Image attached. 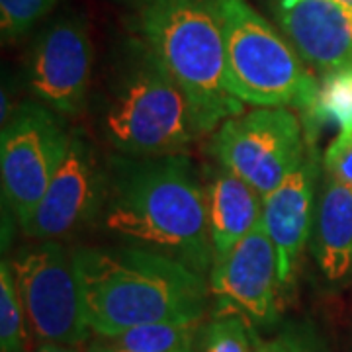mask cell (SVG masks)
Here are the masks:
<instances>
[{"label": "cell", "mask_w": 352, "mask_h": 352, "mask_svg": "<svg viewBox=\"0 0 352 352\" xmlns=\"http://www.w3.org/2000/svg\"><path fill=\"white\" fill-rule=\"evenodd\" d=\"M106 175V229L133 247L161 252L210 278V239L204 182L188 157H118Z\"/></svg>", "instance_id": "6da1fadb"}, {"label": "cell", "mask_w": 352, "mask_h": 352, "mask_svg": "<svg viewBox=\"0 0 352 352\" xmlns=\"http://www.w3.org/2000/svg\"><path fill=\"white\" fill-rule=\"evenodd\" d=\"M90 333L112 337L155 323H201L208 278L161 252L127 247L73 251Z\"/></svg>", "instance_id": "7a4b0ae2"}, {"label": "cell", "mask_w": 352, "mask_h": 352, "mask_svg": "<svg viewBox=\"0 0 352 352\" xmlns=\"http://www.w3.org/2000/svg\"><path fill=\"white\" fill-rule=\"evenodd\" d=\"M138 32L182 88L198 135L243 113L227 80L221 0H143Z\"/></svg>", "instance_id": "3957f363"}, {"label": "cell", "mask_w": 352, "mask_h": 352, "mask_svg": "<svg viewBox=\"0 0 352 352\" xmlns=\"http://www.w3.org/2000/svg\"><path fill=\"white\" fill-rule=\"evenodd\" d=\"M100 127L122 157L184 155L198 135L182 88L141 38L129 39L113 65Z\"/></svg>", "instance_id": "277c9868"}, {"label": "cell", "mask_w": 352, "mask_h": 352, "mask_svg": "<svg viewBox=\"0 0 352 352\" xmlns=\"http://www.w3.org/2000/svg\"><path fill=\"white\" fill-rule=\"evenodd\" d=\"M227 80L243 104L311 116L319 82L292 43L247 0H221Z\"/></svg>", "instance_id": "5b68a950"}, {"label": "cell", "mask_w": 352, "mask_h": 352, "mask_svg": "<svg viewBox=\"0 0 352 352\" xmlns=\"http://www.w3.org/2000/svg\"><path fill=\"white\" fill-rule=\"evenodd\" d=\"M71 133L63 116L41 102L20 104L2 126V200L22 227L32 219L63 163Z\"/></svg>", "instance_id": "8992f818"}, {"label": "cell", "mask_w": 352, "mask_h": 352, "mask_svg": "<svg viewBox=\"0 0 352 352\" xmlns=\"http://www.w3.org/2000/svg\"><path fill=\"white\" fill-rule=\"evenodd\" d=\"M302 122L288 108H254L229 118L214 135L217 163L261 196L282 184L307 157Z\"/></svg>", "instance_id": "52a82bcc"}, {"label": "cell", "mask_w": 352, "mask_h": 352, "mask_svg": "<svg viewBox=\"0 0 352 352\" xmlns=\"http://www.w3.org/2000/svg\"><path fill=\"white\" fill-rule=\"evenodd\" d=\"M28 327L39 344H85L90 329L73 252L59 241H38L12 261Z\"/></svg>", "instance_id": "ba28073f"}, {"label": "cell", "mask_w": 352, "mask_h": 352, "mask_svg": "<svg viewBox=\"0 0 352 352\" xmlns=\"http://www.w3.org/2000/svg\"><path fill=\"white\" fill-rule=\"evenodd\" d=\"M92 65L94 45L87 18L65 12L53 18L34 41L28 82L41 104L71 118L85 108Z\"/></svg>", "instance_id": "9c48e42d"}, {"label": "cell", "mask_w": 352, "mask_h": 352, "mask_svg": "<svg viewBox=\"0 0 352 352\" xmlns=\"http://www.w3.org/2000/svg\"><path fill=\"white\" fill-rule=\"evenodd\" d=\"M208 280L217 303L215 314L241 315L252 329L278 321L284 286L276 247L263 223L215 258Z\"/></svg>", "instance_id": "30bf717a"}, {"label": "cell", "mask_w": 352, "mask_h": 352, "mask_svg": "<svg viewBox=\"0 0 352 352\" xmlns=\"http://www.w3.org/2000/svg\"><path fill=\"white\" fill-rule=\"evenodd\" d=\"M104 192L106 176L96 155L85 135L73 131L63 163L22 231L34 241L63 239L100 214Z\"/></svg>", "instance_id": "8fae6325"}, {"label": "cell", "mask_w": 352, "mask_h": 352, "mask_svg": "<svg viewBox=\"0 0 352 352\" xmlns=\"http://www.w3.org/2000/svg\"><path fill=\"white\" fill-rule=\"evenodd\" d=\"M278 24L309 71L321 78L352 67V12L335 0H298L276 8Z\"/></svg>", "instance_id": "7c38bea8"}, {"label": "cell", "mask_w": 352, "mask_h": 352, "mask_svg": "<svg viewBox=\"0 0 352 352\" xmlns=\"http://www.w3.org/2000/svg\"><path fill=\"white\" fill-rule=\"evenodd\" d=\"M315 182L317 163L309 151L305 161L263 198V227L276 247L284 289L294 284L305 241L314 231Z\"/></svg>", "instance_id": "4fadbf2b"}, {"label": "cell", "mask_w": 352, "mask_h": 352, "mask_svg": "<svg viewBox=\"0 0 352 352\" xmlns=\"http://www.w3.org/2000/svg\"><path fill=\"white\" fill-rule=\"evenodd\" d=\"M204 188L215 261L263 223V196L221 164L208 175Z\"/></svg>", "instance_id": "5bb4252c"}, {"label": "cell", "mask_w": 352, "mask_h": 352, "mask_svg": "<svg viewBox=\"0 0 352 352\" xmlns=\"http://www.w3.org/2000/svg\"><path fill=\"white\" fill-rule=\"evenodd\" d=\"M314 254L329 282L352 270V188L325 175L314 219Z\"/></svg>", "instance_id": "9a60e30c"}, {"label": "cell", "mask_w": 352, "mask_h": 352, "mask_svg": "<svg viewBox=\"0 0 352 352\" xmlns=\"http://www.w3.org/2000/svg\"><path fill=\"white\" fill-rule=\"evenodd\" d=\"M200 327V323H155L98 339L126 352H198Z\"/></svg>", "instance_id": "2e32d148"}, {"label": "cell", "mask_w": 352, "mask_h": 352, "mask_svg": "<svg viewBox=\"0 0 352 352\" xmlns=\"http://www.w3.org/2000/svg\"><path fill=\"white\" fill-rule=\"evenodd\" d=\"M311 120L319 124H335L340 133L352 131V67L321 78Z\"/></svg>", "instance_id": "e0dca14e"}, {"label": "cell", "mask_w": 352, "mask_h": 352, "mask_svg": "<svg viewBox=\"0 0 352 352\" xmlns=\"http://www.w3.org/2000/svg\"><path fill=\"white\" fill-rule=\"evenodd\" d=\"M24 305L16 286L12 263L0 266V352H28Z\"/></svg>", "instance_id": "ac0fdd59"}, {"label": "cell", "mask_w": 352, "mask_h": 352, "mask_svg": "<svg viewBox=\"0 0 352 352\" xmlns=\"http://www.w3.org/2000/svg\"><path fill=\"white\" fill-rule=\"evenodd\" d=\"M254 329L235 314H215L198 333V352H252Z\"/></svg>", "instance_id": "d6986e66"}, {"label": "cell", "mask_w": 352, "mask_h": 352, "mask_svg": "<svg viewBox=\"0 0 352 352\" xmlns=\"http://www.w3.org/2000/svg\"><path fill=\"white\" fill-rule=\"evenodd\" d=\"M59 0H0V30L4 41L25 36L47 18Z\"/></svg>", "instance_id": "ffe728a7"}, {"label": "cell", "mask_w": 352, "mask_h": 352, "mask_svg": "<svg viewBox=\"0 0 352 352\" xmlns=\"http://www.w3.org/2000/svg\"><path fill=\"white\" fill-rule=\"evenodd\" d=\"M325 175L352 188V131L339 133L323 157Z\"/></svg>", "instance_id": "44dd1931"}, {"label": "cell", "mask_w": 352, "mask_h": 352, "mask_svg": "<svg viewBox=\"0 0 352 352\" xmlns=\"http://www.w3.org/2000/svg\"><path fill=\"white\" fill-rule=\"evenodd\" d=\"M286 342V352H323L319 342L305 331H294L284 335Z\"/></svg>", "instance_id": "7402d4cb"}, {"label": "cell", "mask_w": 352, "mask_h": 352, "mask_svg": "<svg viewBox=\"0 0 352 352\" xmlns=\"http://www.w3.org/2000/svg\"><path fill=\"white\" fill-rule=\"evenodd\" d=\"M252 352H286L284 337H280L276 340H258L254 337Z\"/></svg>", "instance_id": "603a6c76"}, {"label": "cell", "mask_w": 352, "mask_h": 352, "mask_svg": "<svg viewBox=\"0 0 352 352\" xmlns=\"http://www.w3.org/2000/svg\"><path fill=\"white\" fill-rule=\"evenodd\" d=\"M36 352H87L82 344H39Z\"/></svg>", "instance_id": "cb8c5ba5"}, {"label": "cell", "mask_w": 352, "mask_h": 352, "mask_svg": "<svg viewBox=\"0 0 352 352\" xmlns=\"http://www.w3.org/2000/svg\"><path fill=\"white\" fill-rule=\"evenodd\" d=\"M87 352H126V351H120V349H113L110 344H106L104 340H100L98 337L92 340L90 344L87 346Z\"/></svg>", "instance_id": "d4e9b609"}, {"label": "cell", "mask_w": 352, "mask_h": 352, "mask_svg": "<svg viewBox=\"0 0 352 352\" xmlns=\"http://www.w3.org/2000/svg\"><path fill=\"white\" fill-rule=\"evenodd\" d=\"M294 2H298V0H276V8H284V6H289Z\"/></svg>", "instance_id": "484cf974"}, {"label": "cell", "mask_w": 352, "mask_h": 352, "mask_svg": "<svg viewBox=\"0 0 352 352\" xmlns=\"http://www.w3.org/2000/svg\"><path fill=\"white\" fill-rule=\"evenodd\" d=\"M335 2H339V4H342L344 8H349L352 12V0H335Z\"/></svg>", "instance_id": "4316f807"}, {"label": "cell", "mask_w": 352, "mask_h": 352, "mask_svg": "<svg viewBox=\"0 0 352 352\" xmlns=\"http://www.w3.org/2000/svg\"><path fill=\"white\" fill-rule=\"evenodd\" d=\"M138 2H143V0H138Z\"/></svg>", "instance_id": "83f0119b"}]
</instances>
